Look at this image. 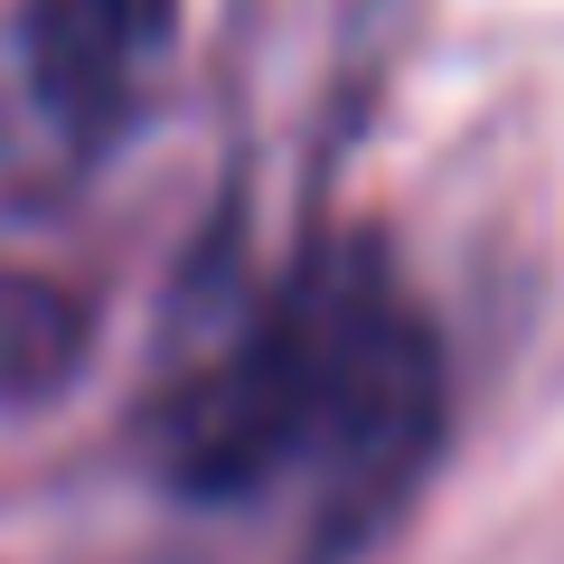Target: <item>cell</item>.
I'll use <instances>...</instances> for the list:
<instances>
[{
    "label": "cell",
    "instance_id": "obj_1",
    "mask_svg": "<svg viewBox=\"0 0 564 564\" xmlns=\"http://www.w3.org/2000/svg\"><path fill=\"white\" fill-rule=\"evenodd\" d=\"M141 452L198 508L302 489V564H348L443 452V339L367 236L311 245L141 404Z\"/></svg>",
    "mask_w": 564,
    "mask_h": 564
},
{
    "label": "cell",
    "instance_id": "obj_2",
    "mask_svg": "<svg viewBox=\"0 0 564 564\" xmlns=\"http://www.w3.org/2000/svg\"><path fill=\"white\" fill-rule=\"evenodd\" d=\"M180 47V0H20V76L47 132L104 151L161 95Z\"/></svg>",
    "mask_w": 564,
    "mask_h": 564
},
{
    "label": "cell",
    "instance_id": "obj_3",
    "mask_svg": "<svg viewBox=\"0 0 564 564\" xmlns=\"http://www.w3.org/2000/svg\"><path fill=\"white\" fill-rule=\"evenodd\" d=\"M85 339H95V321H85V302L66 292V282L0 263V404L57 395V386L85 367Z\"/></svg>",
    "mask_w": 564,
    "mask_h": 564
}]
</instances>
